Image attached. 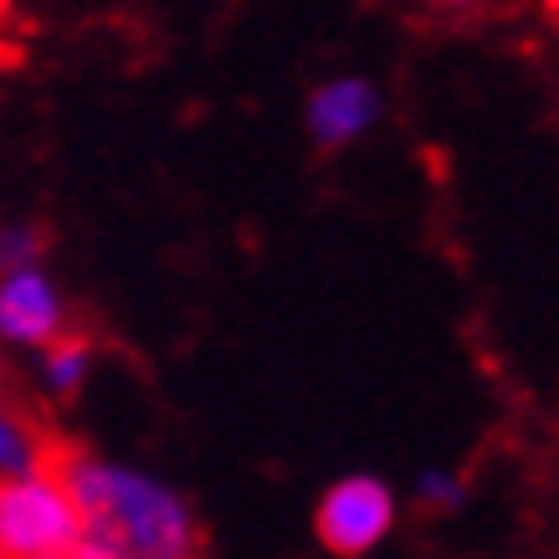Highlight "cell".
Masks as SVG:
<instances>
[{
    "instance_id": "obj_12",
    "label": "cell",
    "mask_w": 559,
    "mask_h": 559,
    "mask_svg": "<svg viewBox=\"0 0 559 559\" xmlns=\"http://www.w3.org/2000/svg\"><path fill=\"white\" fill-rule=\"evenodd\" d=\"M549 16H555V26H559V0H549Z\"/></svg>"
},
{
    "instance_id": "obj_10",
    "label": "cell",
    "mask_w": 559,
    "mask_h": 559,
    "mask_svg": "<svg viewBox=\"0 0 559 559\" xmlns=\"http://www.w3.org/2000/svg\"><path fill=\"white\" fill-rule=\"evenodd\" d=\"M72 559H129V555H119L114 544H103V539H87V534H83V544L72 549Z\"/></svg>"
},
{
    "instance_id": "obj_5",
    "label": "cell",
    "mask_w": 559,
    "mask_h": 559,
    "mask_svg": "<svg viewBox=\"0 0 559 559\" xmlns=\"http://www.w3.org/2000/svg\"><path fill=\"white\" fill-rule=\"evenodd\" d=\"M385 114V98H380V87L370 78H355V72H344V78H329L308 93L304 103V129L308 139L319 144L323 154H340L349 144L370 134L374 123Z\"/></svg>"
},
{
    "instance_id": "obj_2",
    "label": "cell",
    "mask_w": 559,
    "mask_h": 559,
    "mask_svg": "<svg viewBox=\"0 0 559 559\" xmlns=\"http://www.w3.org/2000/svg\"><path fill=\"white\" fill-rule=\"evenodd\" d=\"M83 544V513L57 467H26L0 477V549L11 559L72 555Z\"/></svg>"
},
{
    "instance_id": "obj_4",
    "label": "cell",
    "mask_w": 559,
    "mask_h": 559,
    "mask_svg": "<svg viewBox=\"0 0 559 559\" xmlns=\"http://www.w3.org/2000/svg\"><path fill=\"white\" fill-rule=\"evenodd\" d=\"M57 334H68V298L41 262L0 272V344L11 349H41Z\"/></svg>"
},
{
    "instance_id": "obj_13",
    "label": "cell",
    "mask_w": 559,
    "mask_h": 559,
    "mask_svg": "<svg viewBox=\"0 0 559 559\" xmlns=\"http://www.w3.org/2000/svg\"><path fill=\"white\" fill-rule=\"evenodd\" d=\"M36 559H72V555H36Z\"/></svg>"
},
{
    "instance_id": "obj_8",
    "label": "cell",
    "mask_w": 559,
    "mask_h": 559,
    "mask_svg": "<svg viewBox=\"0 0 559 559\" xmlns=\"http://www.w3.org/2000/svg\"><path fill=\"white\" fill-rule=\"evenodd\" d=\"M416 503L431 513H457L462 503H467V483H462V473H452V467H426V473L416 477Z\"/></svg>"
},
{
    "instance_id": "obj_1",
    "label": "cell",
    "mask_w": 559,
    "mask_h": 559,
    "mask_svg": "<svg viewBox=\"0 0 559 559\" xmlns=\"http://www.w3.org/2000/svg\"><path fill=\"white\" fill-rule=\"evenodd\" d=\"M57 473L68 477L87 539L114 544L129 559H201V519L170 477L98 452H72Z\"/></svg>"
},
{
    "instance_id": "obj_14",
    "label": "cell",
    "mask_w": 559,
    "mask_h": 559,
    "mask_svg": "<svg viewBox=\"0 0 559 559\" xmlns=\"http://www.w3.org/2000/svg\"><path fill=\"white\" fill-rule=\"evenodd\" d=\"M0 385H5V365H0Z\"/></svg>"
},
{
    "instance_id": "obj_6",
    "label": "cell",
    "mask_w": 559,
    "mask_h": 559,
    "mask_svg": "<svg viewBox=\"0 0 559 559\" xmlns=\"http://www.w3.org/2000/svg\"><path fill=\"white\" fill-rule=\"evenodd\" d=\"M41 355V390H47L51 401H72V395H83L87 390V374H93V344L78 340V334H57L51 344L36 349Z\"/></svg>"
},
{
    "instance_id": "obj_11",
    "label": "cell",
    "mask_w": 559,
    "mask_h": 559,
    "mask_svg": "<svg viewBox=\"0 0 559 559\" xmlns=\"http://www.w3.org/2000/svg\"><path fill=\"white\" fill-rule=\"evenodd\" d=\"M437 5H447V11H462V5H477V0H437Z\"/></svg>"
},
{
    "instance_id": "obj_9",
    "label": "cell",
    "mask_w": 559,
    "mask_h": 559,
    "mask_svg": "<svg viewBox=\"0 0 559 559\" xmlns=\"http://www.w3.org/2000/svg\"><path fill=\"white\" fill-rule=\"evenodd\" d=\"M41 247H47V237L36 231L32 221H11V226H0V272L26 267V262H41Z\"/></svg>"
},
{
    "instance_id": "obj_7",
    "label": "cell",
    "mask_w": 559,
    "mask_h": 559,
    "mask_svg": "<svg viewBox=\"0 0 559 559\" xmlns=\"http://www.w3.org/2000/svg\"><path fill=\"white\" fill-rule=\"evenodd\" d=\"M36 462H41V441H36V431L0 401V477L26 473V467H36Z\"/></svg>"
},
{
    "instance_id": "obj_15",
    "label": "cell",
    "mask_w": 559,
    "mask_h": 559,
    "mask_svg": "<svg viewBox=\"0 0 559 559\" xmlns=\"http://www.w3.org/2000/svg\"><path fill=\"white\" fill-rule=\"evenodd\" d=\"M0 559H11V555H5V549H0Z\"/></svg>"
},
{
    "instance_id": "obj_3",
    "label": "cell",
    "mask_w": 559,
    "mask_h": 559,
    "mask_svg": "<svg viewBox=\"0 0 559 559\" xmlns=\"http://www.w3.org/2000/svg\"><path fill=\"white\" fill-rule=\"evenodd\" d=\"M401 524V498L385 477L344 473L313 503V539L334 559H370Z\"/></svg>"
}]
</instances>
